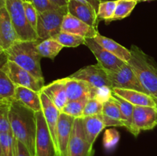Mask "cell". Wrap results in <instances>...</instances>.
Here are the masks:
<instances>
[{
    "label": "cell",
    "instance_id": "cell-1",
    "mask_svg": "<svg viewBox=\"0 0 157 156\" xmlns=\"http://www.w3.org/2000/svg\"><path fill=\"white\" fill-rule=\"evenodd\" d=\"M9 122L15 139L24 144L31 154L35 156L36 112L12 99L9 107Z\"/></svg>",
    "mask_w": 157,
    "mask_h": 156
},
{
    "label": "cell",
    "instance_id": "cell-2",
    "mask_svg": "<svg viewBox=\"0 0 157 156\" xmlns=\"http://www.w3.org/2000/svg\"><path fill=\"white\" fill-rule=\"evenodd\" d=\"M131 58L127 64L136 74L144 92L157 102V66L140 48L132 45Z\"/></svg>",
    "mask_w": 157,
    "mask_h": 156
},
{
    "label": "cell",
    "instance_id": "cell-3",
    "mask_svg": "<svg viewBox=\"0 0 157 156\" xmlns=\"http://www.w3.org/2000/svg\"><path fill=\"white\" fill-rule=\"evenodd\" d=\"M38 41H17L5 50V53L9 61L18 64L37 79L44 81L40 63L41 57L36 47Z\"/></svg>",
    "mask_w": 157,
    "mask_h": 156
},
{
    "label": "cell",
    "instance_id": "cell-4",
    "mask_svg": "<svg viewBox=\"0 0 157 156\" xmlns=\"http://www.w3.org/2000/svg\"><path fill=\"white\" fill-rule=\"evenodd\" d=\"M6 8L10 16L18 41H38L36 32L28 21L23 0H6Z\"/></svg>",
    "mask_w": 157,
    "mask_h": 156
},
{
    "label": "cell",
    "instance_id": "cell-5",
    "mask_svg": "<svg viewBox=\"0 0 157 156\" xmlns=\"http://www.w3.org/2000/svg\"><path fill=\"white\" fill-rule=\"evenodd\" d=\"M68 13L67 6L38 13L37 22V35L40 40L53 38L61 32L64 16Z\"/></svg>",
    "mask_w": 157,
    "mask_h": 156
},
{
    "label": "cell",
    "instance_id": "cell-6",
    "mask_svg": "<svg viewBox=\"0 0 157 156\" xmlns=\"http://www.w3.org/2000/svg\"><path fill=\"white\" fill-rule=\"evenodd\" d=\"M93 145L87 142L83 128L82 118L75 119L65 156H94Z\"/></svg>",
    "mask_w": 157,
    "mask_h": 156
},
{
    "label": "cell",
    "instance_id": "cell-7",
    "mask_svg": "<svg viewBox=\"0 0 157 156\" xmlns=\"http://www.w3.org/2000/svg\"><path fill=\"white\" fill-rule=\"evenodd\" d=\"M2 70L15 86L24 87L37 92H41L44 86V81L37 79L29 71L9 60L3 66Z\"/></svg>",
    "mask_w": 157,
    "mask_h": 156
},
{
    "label": "cell",
    "instance_id": "cell-8",
    "mask_svg": "<svg viewBox=\"0 0 157 156\" xmlns=\"http://www.w3.org/2000/svg\"><path fill=\"white\" fill-rule=\"evenodd\" d=\"M36 121L35 156H56L55 144L42 110L36 112Z\"/></svg>",
    "mask_w": 157,
    "mask_h": 156
},
{
    "label": "cell",
    "instance_id": "cell-9",
    "mask_svg": "<svg viewBox=\"0 0 157 156\" xmlns=\"http://www.w3.org/2000/svg\"><path fill=\"white\" fill-rule=\"evenodd\" d=\"M107 73L112 89H126L144 92L136 74L127 63H125L118 70H107Z\"/></svg>",
    "mask_w": 157,
    "mask_h": 156
},
{
    "label": "cell",
    "instance_id": "cell-10",
    "mask_svg": "<svg viewBox=\"0 0 157 156\" xmlns=\"http://www.w3.org/2000/svg\"><path fill=\"white\" fill-rule=\"evenodd\" d=\"M157 125V109L135 106L130 133L137 137L141 131L151 130Z\"/></svg>",
    "mask_w": 157,
    "mask_h": 156
},
{
    "label": "cell",
    "instance_id": "cell-11",
    "mask_svg": "<svg viewBox=\"0 0 157 156\" xmlns=\"http://www.w3.org/2000/svg\"><path fill=\"white\" fill-rule=\"evenodd\" d=\"M69 77L82 80L95 88H101L103 87H109L112 88L111 84L107 76V70H104L98 64L83 67L75 73H72Z\"/></svg>",
    "mask_w": 157,
    "mask_h": 156
},
{
    "label": "cell",
    "instance_id": "cell-12",
    "mask_svg": "<svg viewBox=\"0 0 157 156\" xmlns=\"http://www.w3.org/2000/svg\"><path fill=\"white\" fill-rule=\"evenodd\" d=\"M85 45L91 50L98 64L106 70H118L125 62L100 45L94 38H85Z\"/></svg>",
    "mask_w": 157,
    "mask_h": 156
},
{
    "label": "cell",
    "instance_id": "cell-13",
    "mask_svg": "<svg viewBox=\"0 0 157 156\" xmlns=\"http://www.w3.org/2000/svg\"><path fill=\"white\" fill-rule=\"evenodd\" d=\"M75 118L61 113L58 118L57 128V143L58 150L56 156H65L67 146L70 142L73 129Z\"/></svg>",
    "mask_w": 157,
    "mask_h": 156
},
{
    "label": "cell",
    "instance_id": "cell-14",
    "mask_svg": "<svg viewBox=\"0 0 157 156\" xmlns=\"http://www.w3.org/2000/svg\"><path fill=\"white\" fill-rule=\"evenodd\" d=\"M61 32L79 35L84 38H94L99 34L98 28L91 27L69 13L63 19Z\"/></svg>",
    "mask_w": 157,
    "mask_h": 156
},
{
    "label": "cell",
    "instance_id": "cell-15",
    "mask_svg": "<svg viewBox=\"0 0 157 156\" xmlns=\"http://www.w3.org/2000/svg\"><path fill=\"white\" fill-rule=\"evenodd\" d=\"M67 7L69 14L91 27L98 28L100 22L98 13L91 6L75 0H69Z\"/></svg>",
    "mask_w": 157,
    "mask_h": 156
},
{
    "label": "cell",
    "instance_id": "cell-16",
    "mask_svg": "<svg viewBox=\"0 0 157 156\" xmlns=\"http://www.w3.org/2000/svg\"><path fill=\"white\" fill-rule=\"evenodd\" d=\"M42 112L45 119L46 123L49 128L54 144H55V151L58 150V143H57V128H58V118H59L61 111L55 106L53 102L49 99V98L42 92H40Z\"/></svg>",
    "mask_w": 157,
    "mask_h": 156
},
{
    "label": "cell",
    "instance_id": "cell-17",
    "mask_svg": "<svg viewBox=\"0 0 157 156\" xmlns=\"http://www.w3.org/2000/svg\"><path fill=\"white\" fill-rule=\"evenodd\" d=\"M66 93L69 100H75L83 97L94 98L96 89L82 80L65 77Z\"/></svg>",
    "mask_w": 157,
    "mask_h": 156
},
{
    "label": "cell",
    "instance_id": "cell-18",
    "mask_svg": "<svg viewBox=\"0 0 157 156\" xmlns=\"http://www.w3.org/2000/svg\"><path fill=\"white\" fill-rule=\"evenodd\" d=\"M44 93L54 105L61 111L68 102L65 87V78L57 80L48 85L44 86L41 90Z\"/></svg>",
    "mask_w": 157,
    "mask_h": 156
},
{
    "label": "cell",
    "instance_id": "cell-19",
    "mask_svg": "<svg viewBox=\"0 0 157 156\" xmlns=\"http://www.w3.org/2000/svg\"><path fill=\"white\" fill-rule=\"evenodd\" d=\"M18 41L15 28L6 6L0 9V41L5 50Z\"/></svg>",
    "mask_w": 157,
    "mask_h": 156
},
{
    "label": "cell",
    "instance_id": "cell-20",
    "mask_svg": "<svg viewBox=\"0 0 157 156\" xmlns=\"http://www.w3.org/2000/svg\"><path fill=\"white\" fill-rule=\"evenodd\" d=\"M113 93L121 96L127 102L133 104L134 106H150L156 108L157 102L156 99L153 96L144 92L126 90V89L113 88Z\"/></svg>",
    "mask_w": 157,
    "mask_h": 156
},
{
    "label": "cell",
    "instance_id": "cell-21",
    "mask_svg": "<svg viewBox=\"0 0 157 156\" xmlns=\"http://www.w3.org/2000/svg\"><path fill=\"white\" fill-rule=\"evenodd\" d=\"M14 99L35 112L42 110L40 92L35 91L24 87L16 86Z\"/></svg>",
    "mask_w": 157,
    "mask_h": 156
},
{
    "label": "cell",
    "instance_id": "cell-22",
    "mask_svg": "<svg viewBox=\"0 0 157 156\" xmlns=\"http://www.w3.org/2000/svg\"><path fill=\"white\" fill-rule=\"evenodd\" d=\"M82 122L86 139L90 145H94L98 136L106 127L102 114L83 117Z\"/></svg>",
    "mask_w": 157,
    "mask_h": 156
},
{
    "label": "cell",
    "instance_id": "cell-23",
    "mask_svg": "<svg viewBox=\"0 0 157 156\" xmlns=\"http://www.w3.org/2000/svg\"><path fill=\"white\" fill-rule=\"evenodd\" d=\"M102 116L106 127H124L120 107L112 96L104 103Z\"/></svg>",
    "mask_w": 157,
    "mask_h": 156
},
{
    "label": "cell",
    "instance_id": "cell-24",
    "mask_svg": "<svg viewBox=\"0 0 157 156\" xmlns=\"http://www.w3.org/2000/svg\"><path fill=\"white\" fill-rule=\"evenodd\" d=\"M94 38L95 41L98 43L101 46H102L104 48H105L106 50H108L109 52H110L111 54H113V55L117 57L118 58H120L121 60H122L124 62L127 63L129 61V60L131 58V53H130V50H128L127 48H126L124 46L121 45L120 44H118L117 42H116L113 40L110 39V38H107V37H104L103 35L98 34Z\"/></svg>",
    "mask_w": 157,
    "mask_h": 156
},
{
    "label": "cell",
    "instance_id": "cell-25",
    "mask_svg": "<svg viewBox=\"0 0 157 156\" xmlns=\"http://www.w3.org/2000/svg\"><path fill=\"white\" fill-rule=\"evenodd\" d=\"M37 50L41 58L54 59L63 49V46L56 40L50 38L39 40L37 44Z\"/></svg>",
    "mask_w": 157,
    "mask_h": 156
},
{
    "label": "cell",
    "instance_id": "cell-26",
    "mask_svg": "<svg viewBox=\"0 0 157 156\" xmlns=\"http://www.w3.org/2000/svg\"><path fill=\"white\" fill-rule=\"evenodd\" d=\"M112 96L119 106L123 117V121H124V127L130 132L132 128V122H133V113L134 106L115 93H112Z\"/></svg>",
    "mask_w": 157,
    "mask_h": 156
},
{
    "label": "cell",
    "instance_id": "cell-27",
    "mask_svg": "<svg viewBox=\"0 0 157 156\" xmlns=\"http://www.w3.org/2000/svg\"><path fill=\"white\" fill-rule=\"evenodd\" d=\"M89 99L90 98L86 96V97H83L79 99L69 100L64 106V108L61 110V113L68 115L75 119L83 118V112H84V106Z\"/></svg>",
    "mask_w": 157,
    "mask_h": 156
},
{
    "label": "cell",
    "instance_id": "cell-28",
    "mask_svg": "<svg viewBox=\"0 0 157 156\" xmlns=\"http://www.w3.org/2000/svg\"><path fill=\"white\" fill-rule=\"evenodd\" d=\"M136 4L137 2L133 0H117L114 15L110 22L117 20L124 19L128 17L136 7Z\"/></svg>",
    "mask_w": 157,
    "mask_h": 156
},
{
    "label": "cell",
    "instance_id": "cell-29",
    "mask_svg": "<svg viewBox=\"0 0 157 156\" xmlns=\"http://www.w3.org/2000/svg\"><path fill=\"white\" fill-rule=\"evenodd\" d=\"M52 38L56 40L64 47H76L85 44L84 38L67 32H60Z\"/></svg>",
    "mask_w": 157,
    "mask_h": 156
},
{
    "label": "cell",
    "instance_id": "cell-30",
    "mask_svg": "<svg viewBox=\"0 0 157 156\" xmlns=\"http://www.w3.org/2000/svg\"><path fill=\"white\" fill-rule=\"evenodd\" d=\"M16 86L12 82L7 73L0 68V98L4 99H14Z\"/></svg>",
    "mask_w": 157,
    "mask_h": 156
},
{
    "label": "cell",
    "instance_id": "cell-31",
    "mask_svg": "<svg viewBox=\"0 0 157 156\" xmlns=\"http://www.w3.org/2000/svg\"><path fill=\"white\" fill-rule=\"evenodd\" d=\"M117 6V0L113 1H101L98 11V18L99 21L104 20L106 24H109L114 15Z\"/></svg>",
    "mask_w": 157,
    "mask_h": 156
},
{
    "label": "cell",
    "instance_id": "cell-32",
    "mask_svg": "<svg viewBox=\"0 0 157 156\" xmlns=\"http://www.w3.org/2000/svg\"><path fill=\"white\" fill-rule=\"evenodd\" d=\"M12 99L0 102V133L12 131L9 122V107Z\"/></svg>",
    "mask_w": 157,
    "mask_h": 156
},
{
    "label": "cell",
    "instance_id": "cell-33",
    "mask_svg": "<svg viewBox=\"0 0 157 156\" xmlns=\"http://www.w3.org/2000/svg\"><path fill=\"white\" fill-rule=\"evenodd\" d=\"M120 141V134L116 128H108L105 131L103 137V145L107 151L114 149Z\"/></svg>",
    "mask_w": 157,
    "mask_h": 156
},
{
    "label": "cell",
    "instance_id": "cell-34",
    "mask_svg": "<svg viewBox=\"0 0 157 156\" xmlns=\"http://www.w3.org/2000/svg\"><path fill=\"white\" fill-rule=\"evenodd\" d=\"M103 106L104 103L102 102L95 98H90L84 106L83 117L102 114Z\"/></svg>",
    "mask_w": 157,
    "mask_h": 156
},
{
    "label": "cell",
    "instance_id": "cell-35",
    "mask_svg": "<svg viewBox=\"0 0 157 156\" xmlns=\"http://www.w3.org/2000/svg\"><path fill=\"white\" fill-rule=\"evenodd\" d=\"M23 6H24L25 13L28 21L35 31L37 28V22H38V11L29 0H23Z\"/></svg>",
    "mask_w": 157,
    "mask_h": 156
},
{
    "label": "cell",
    "instance_id": "cell-36",
    "mask_svg": "<svg viewBox=\"0 0 157 156\" xmlns=\"http://www.w3.org/2000/svg\"><path fill=\"white\" fill-rule=\"evenodd\" d=\"M29 1L35 6L38 13L59 8L56 5L52 3L50 0H29Z\"/></svg>",
    "mask_w": 157,
    "mask_h": 156
},
{
    "label": "cell",
    "instance_id": "cell-37",
    "mask_svg": "<svg viewBox=\"0 0 157 156\" xmlns=\"http://www.w3.org/2000/svg\"><path fill=\"white\" fill-rule=\"evenodd\" d=\"M15 156H33L27 147L21 143V142L17 140L16 142V151H15Z\"/></svg>",
    "mask_w": 157,
    "mask_h": 156
},
{
    "label": "cell",
    "instance_id": "cell-38",
    "mask_svg": "<svg viewBox=\"0 0 157 156\" xmlns=\"http://www.w3.org/2000/svg\"><path fill=\"white\" fill-rule=\"evenodd\" d=\"M75 1L81 2L85 3V4H88L90 6H91L94 9L96 10L97 13H98V8H99L100 2H101V0H75Z\"/></svg>",
    "mask_w": 157,
    "mask_h": 156
},
{
    "label": "cell",
    "instance_id": "cell-39",
    "mask_svg": "<svg viewBox=\"0 0 157 156\" xmlns=\"http://www.w3.org/2000/svg\"><path fill=\"white\" fill-rule=\"evenodd\" d=\"M50 1L58 7H64L67 6L69 0H50Z\"/></svg>",
    "mask_w": 157,
    "mask_h": 156
},
{
    "label": "cell",
    "instance_id": "cell-40",
    "mask_svg": "<svg viewBox=\"0 0 157 156\" xmlns=\"http://www.w3.org/2000/svg\"><path fill=\"white\" fill-rule=\"evenodd\" d=\"M4 6H6V2L0 0V9H2V8L4 7Z\"/></svg>",
    "mask_w": 157,
    "mask_h": 156
},
{
    "label": "cell",
    "instance_id": "cell-41",
    "mask_svg": "<svg viewBox=\"0 0 157 156\" xmlns=\"http://www.w3.org/2000/svg\"><path fill=\"white\" fill-rule=\"evenodd\" d=\"M4 53H5V50L1 47V46H0V57H1Z\"/></svg>",
    "mask_w": 157,
    "mask_h": 156
},
{
    "label": "cell",
    "instance_id": "cell-42",
    "mask_svg": "<svg viewBox=\"0 0 157 156\" xmlns=\"http://www.w3.org/2000/svg\"><path fill=\"white\" fill-rule=\"evenodd\" d=\"M133 1H136L137 2H148V1H153V0H133Z\"/></svg>",
    "mask_w": 157,
    "mask_h": 156
},
{
    "label": "cell",
    "instance_id": "cell-43",
    "mask_svg": "<svg viewBox=\"0 0 157 156\" xmlns=\"http://www.w3.org/2000/svg\"><path fill=\"white\" fill-rule=\"evenodd\" d=\"M0 156H3L2 149V146H1V142H0Z\"/></svg>",
    "mask_w": 157,
    "mask_h": 156
},
{
    "label": "cell",
    "instance_id": "cell-44",
    "mask_svg": "<svg viewBox=\"0 0 157 156\" xmlns=\"http://www.w3.org/2000/svg\"><path fill=\"white\" fill-rule=\"evenodd\" d=\"M4 100H6V99H1V98H0V102H2V101H4Z\"/></svg>",
    "mask_w": 157,
    "mask_h": 156
},
{
    "label": "cell",
    "instance_id": "cell-45",
    "mask_svg": "<svg viewBox=\"0 0 157 156\" xmlns=\"http://www.w3.org/2000/svg\"><path fill=\"white\" fill-rule=\"evenodd\" d=\"M5 54V53H4ZM4 54H3L2 55V56L1 57H0V59H1V58H2V57L3 56V55H4ZM2 61V60H0V61Z\"/></svg>",
    "mask_w": 157,
    "mask_h": 156
},
{
    "label": "cell",
    "instance_id": "cell-46",
    "mask_svg": "<svg viewBox=\"0 0 157 156\" xmlns=\"http://www.w3.org/2000/svg\"><path fill=\"white\" fill-rule=\"evenodd\" d=\"M0 46H1V41H0ZM1 47H2V46H1Z\"/></svg>",
    "mask_w": 157,
    "mask_h": 156
},
{
    "label": "cell",
    "instance_id": "cell-47",
    "mask_svg": "<svg viewBox=\"0 0 157 156\" xmlns=\"http://www.w3.org/2000/svg\"><path fill=\"white\" fill-rule=\"evenodd\" d=\"M2 1H4V2H6V0H2Z\"/></svg>",
    "mask_w": 157,
    "mask_h": 156
},
{
    "label": "cell",
    "instance_id": "cell-48",
    "mask_svg": "<svg viewBox=\"0 0 157 156\" xmlns=\"http://www.w3.org/2000/svg\"><path fill=\"white\" fill-rule=\"evenodd\" d=\"M156 109H157V106H156Z\"/></svg>",
    "mask_w": 157,
    "mask_h": 156
},
{
    "label": "cell",
    "instance_id": "cell-49",
    "mask_svg": "<svg viewBox=\"0 0 157 156\" xmlns=\"http://www.w3.org/2000/svg\"><path fill=\"white\" fill-rule=\"evenodd\" d=\"M153 1H155V0H153Z\"/></svg>",
    "mask_w": 157,
    "mask_h": 156
}]
</instances>
